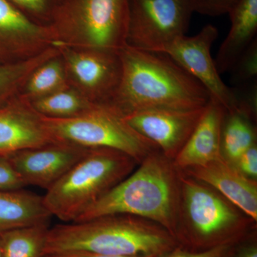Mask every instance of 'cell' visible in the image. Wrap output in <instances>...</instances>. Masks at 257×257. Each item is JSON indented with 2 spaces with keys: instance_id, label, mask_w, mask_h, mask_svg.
<instances>
[{
  "instance_id": "obj_23",
  "label": "cell",
  "mask_w": 257,
  "mask_h": 257,
  "mask_svg": "<svg viewBox=\"0 0 257 257\" xmlns=\"http://www.w3.org/2000/svg\"><path fill=\"white\" fill-rule=\"evenodd\" d=\"M30 104L38 114L59 119L78 116L96 104L71 87L30 101Z\"/></svg>"
},
{
  "instance_id": "obj_19",
  "label": "cell",
  "mask_w": 257,
  "mask_h": 257,
  "mask_svg": "<svg viewBox=\"0 0 257 257\" xmlns=\"http://www.w3.org/2000/svg\"><path fill=\"white\" fill-rule=\"evenodd\" d=\"M252 118L239 109L225 110L221 133V155L231 165L256 144V130Z\"/></svg>"
},
{
  "instance_id": "obj_8",
  "label": "cell",
  "mask_w": 257,
  "mask_h": 257,
  "mask_svg": "<svg viewBox=\"0 0 257 257\" xmlns=\"http://www.w3.org/2000/svg\"><path fill=\"white\" fill-rule=\"evenodd\" d=\"M189 0H128L126 45L163 53L188 30Z\"/></svg>"
},
{
  "instance_id": "obj_12",
  "label": "cell",
  "mask_w": 257,
  "mask_h": 257,
  "mask_svg": "<svg viewBox=\"0 0 257 257\" xmlns=\"http://www.w3.org/2000/svg\"><path fill=\"white\" fill-rule=\"evenodd\" d=\"M89 148L56 142L5 156L25 185L50 189L87 153Z\"/></svg>"
},
{
  "instance_id": "obj_16",
  "label": "cell",
  "mask_w": 257,
  "mask_h": 257,
  "mask_svg": "<svg viewBox=\"0 0 257 257\" xmlns=\"http://www.w3.org/2000/svg\"><path fill=\"white\" fill-rule=\"evenodd\" d=\"M225 110L210 99L190 138L173 160L177 170L204 165L222 157L221 133Z\"/></svg>"
},
{
  "instance_id": "obj_20",
  "label": "cell",
  "mask_w": 257,
  "mask_h": 257,
  "mask_svg": "<svg viewBox=\"0 0 257 257\" xmlns=\"http://www.w3.org/2000/svg\"><path fill=\"white\" fill-rule=\"evenodd\" d=\"M58 55L60 51L52 46L26 60L0 64V106L18 95L37 67Z\"/></svg>"
},
{
  "instance_id": "obj_26",
  "label": "cell",
  "mask_w": 257,
  "mask_h": 257,
  "mask_svg": "<svg viewBox=\"0 0 257 257\" xmlns=\"http://www.w3.org/2000/svg\"><path fill=\"white\" fill-rule=\"evenodd\" d=\"M236 109L243 111L256 121L257 114V80L231 87Z\"/></svg>"
},
{
  "instance_id": "obj_15",
  "label": "cell",
  "mask_w": 257,
  "mask_h": 257,
  "mask_svg": "<svg viewBox=\"0 0 257 257\" xmlns=\"http://www.w3.org/2000/svg\"><path fill=\"white\" fill-rule=\"evenodd\" d=\"M182 172L215 189L256 222V180L243 175L224 157Z\"/></svg>"
},
{
  "instance_id": "obj_21",
  "label": "cell",
  "mask_w": 257,
  "mask_h": 257,
  "mask_svg": "<svg viewBox=\"0 0 257 257\" xmlns=\"http://www.w3.org/2000/svg\"><path fill=\"white\" fill-rule=\"evenodd\" d=\"M63 61L60 55L37 67L29 76L20 95L30 101L71 87Z\"/></svg>"
},
{
  "instance_id": "obj_14",
  "label": "cell",
  "mask_w": 257,
  "mask_h": 257,
  "mask_svg": "<svg viewBox=\"0 0 257 257\" xmlns=\"http://www.w3.org/2000/svg\"><path fill=\"white\" fill-rule=\"evenodd\" d=\"M54 143L42 115L28 101L15 96L0 106V156Z\"/></svg>"
},
{
  "instance_id": "obj_11",
  "label": "cell",
  "mask_w": 257,
  "mask_h": 257,
  "mask_svg": "<svg viewBox=\"0 0 257 257\" xmlns=\"http://www.w3.org/2000/svg\"><path fill=\"white\" fill-rule=\"evenodd\" d=\"M205 106L194 109H143L126 115L124 119L139 135L173 161L190 138Z\"/></svg>"
},
{
  "instance_id": "obj_32",
  "label": "cell",
  "mask_w": 257,
  "mask_h": 257,
  "mask_svg": "<svg viewBox=\"0 0 257 257\" xmlns=\"http://www.w3.org/2000/svg\"><path fill=\"white\" fill-rule=\"evenodd\" d=\"M236 257H257V248L254 245L241 248Z\"/></svg>"
},
{
  "instance_id": "obj_31",
  "label": "cell",
  "mask_w": 257,
  "mask_h": 257,
  "mask_svg": "<svg viewBox=\"0 0 257 257\" xmlns=\"http://www.w3.org/2000/svg\"><path fill=\"white\" fill-rule=\"evenodd\" d=\"M44 257H145V256H120L111 255L101 254L84 251H64V252L51 253Z\"/></svg>"
},
{
  "instance_id": "obj_24",
  "label": "cell",
  "mask_w": 257,
  "mask_h": 257,
  "mask_svg": "<svg viewBox=\"0 0 257 257\" xmlns=\"http://www.w3.org/2000/svg\"><path fill=\"white\" fill-rule=\"evenodd\" d=\"M24 14L41 25H50L64 0H9Z\"/></svg>"
},
{
  "instance_id": "obj_33",
  "label": "cell",
  "mask_w": 257,
  "mask_h": 257,
  "mask_svg": "<svg viewBox=\"0 0 257 257\" xmlns=\"http://www.w3.org/2000/svg\"><path fill=\"white\" fill-rule=\"evenodd\" d=\"M0 257H3V243H2L1 234H0Z\"/></svg>"
},
{
  "instance_id": "obj_25",
  "label": "cell",
  "mask_w": 257,
  "mask_h": 257,
  "mask_svg": "<svg viewBox=\"0 0 257 257\" xmlns=\"http://www.w3.org/2000/svg\"><path fill=\"white\" fill-rule=\"evenodd\" d=\"M232 87L242 85L257 79V39L235 62L229 71Z\"/></svg>"
},
{
  "instance_id": "obj_3",
  "label": "cell",
  "mask_w": 257,
  "mask_h": 257,
  "mask_svg": "<svg viewBox=\"0 0 257 257\" xmlns=\"http://www.w3.org/2000/svg\"><path fill=\"white\" fill-rule=\"evenodd\" d=\"M128 177L88 208L73 222L111 214H128L157 223L177 234L179 171L157 150Z\"/></svg>"
},
{
  "instance_id": "obj_13",
  "label": "cell",
  "mask_w": 257,
  "mask_h": 257,
  "mask_svg": "<svg viewBox=\"0 0 257 257\" xmlns=\"http://www.w3.org/2000/svg\"><path fill=\"white\" fill-rule=\"evenodd\" d=\"M52 45L49 25L35 23L9 0H0V60H26Z\"/></svg>"
},
{
  "instance_id": "obj_4",
  "label": "cell",
  "mask_w": 257,
  "mask_h": 257,
  "mask_svg": "<svg viewBox=\"0 0 257 257\" xmlns=\"http://www.w3.org/2000/svg\"><path fill=\"white\" fill-rule=\"evenodd\" d=\"M138 165L117 150L89 148L83 158L47 189L42 197L44 204L52 216L73 222Z\"/></svg>"
},
{
  "instance_id": "obj_29",
  "label": "cell",
  "mask_w": 257,
  "mask_h": 257,
  "mask_svg": "<svg viewBox=\"0 0 257 257\" xmlns=\"http://www.w3.org/2000/svg\"><path fill=\"white\" fill-rule=\"evenodd\" d=\"M26 187L10 161L0 156V190L14 191Z\"/></svg>"
},
{
  "instance_id": "obj_28",
  "label": "cell",
  "mask_w": 257,
  "mask_h": 257,
  "mask_svg": "<svg viewBox=\"0 0 257 257\" xmlns=\"http://www.w3.org/2000/svg\"><path fill=\"white\" fill-rule=\"evenodd\" d=\"M234 248L232 243H222L202 251H190L181 248H174L170 252L161 257H230Z\"/></svg>"
},
{
  "instance_id": "obj_7",
  "label": "cell",
  "mask_w": 257,
  "mask_h": 257,
  "mask_svg": "<svg viewBox=\"0 0 257 257\" xmlns=\"http://www.w3.org/2000/svg\"><path fill=\"white\" fill-rule=\"evenodd\" d=\"M56 142L85 148H109L126 154L139 164L158 150L125 121L124 116L106 104H96L78 116L50 118L42 116Z\"/></svg>"
},
{
  "instance_id": "obj_30",
  "label": "cell",
  "mask_w": 257,
  "mask_h": 257,
  "mask_svg": "<svg viewBox=\"0 0 257 257\" xmlns=\"http://www.w3.org/2000/svg\"><path fill=\"white\" fill-rule=\"evenodd\" d=\"M235 168L248 178L257 179L256 144L243 152L232 165Z\"/></svg>"
},
{
  "instance_id": "obj_6",
  "label": "cell",
  "mask_w": 257,
  "mask_h": 257,
  "mask_svg": "<svg viewBox=\"0 0 257 257\" xmlns=\"http://www.w3.org/2000/svg\"><path fill=\"white\" fill-rule=\"evenodd\" d=\"M250 222L254 221L215 189L179 171L177 233L182 230L210 248L231 243Z\"/></svg>"
},
{
  "instance_id": "obj_22",
  "label": "cell",
  "mask_w": 257,
  "mask_h": 257,
  "mask_svg": "<svg viewBox=\"0 0 257 257\" xmlns=\"http://www.w3.org/2000/svg\"><path fill=\"white\" fill-rule=\"evenodd\" d=\"M49 224L24 226L2 233L3 257H44Z\"/></svg>"
},
{
  "instance_id": "obj_18",
  "label": "cell",
  "mask_w": 257,
  "mask_h": 257,
  "mask_svg": "<svg viewBox=\"0 0 257 257\" xmlns=\"http://www.w3.org/2000/svg\"><path fill=\"white\" fill-rule=\"evenodd\" d=\"M43 197L23 189L0 190V234L24 226L49 224Z\"/></svg>"
},
{
  "instance_id": "obj_17",
  "label": "cell",
  "mask_w": 257,
  "mask_h": 257,
  "mask_svg": "<svg viewBox=\"0 0 257 257\" xmlns=\"http://www.w3.org/2000/svg\"><path fill=\"white\" fill-rule=\"evenodd\" d=\"M228 15L231 28L214 60L220 74L229 72L240 56L256 39L257 0H239Z\"/></svg>"
},
{
  "instance_id": "obj_27",
  "label": "cell",
  "mask_w": 257,
  "mask_h": 257,
  "mask_svg": "<svg viewBox=\"0 0 257 257\" xmlns=\"http://www.w3.org/2000/svg\"><path fill=\"white\" fill-rule=\"evenodd\" d=\"M239 0H189L193 13L209 17L228 14Z\"/></svg>"
},
{
  "instance_id": "obj_2",
  "label": "cell",
  "mask_w": 257,
  "mask_h": 257,
  "mask_svg": "<svg viewBox=\"0 0 257 257\" xmlns=\"http://www.w3.org/2000/svg\"><path fill=\"white\" fill-rule=\"evenodd\" d=\"M175 246V236L157 223L128 214H111L50 228L45 256L84 251L111 256L161 257Z\"/></svg>"
},
{
  "instance_id": "obj_9",
  "label": "cell",
  "mask_w": 257,
  "mask_h": 257,
  "mask_svg": "<svg viewBox=\"0 0 257 257\" xmlns=\"http://www.w3.org/2000/svg\"><path fill=\"white\" fill-rule=\"evenodd\" d=\"M69 83L95 104H106L114 96L121 75L119 52L57 47Z\"/></svg>"
},
{
  "instance_id": "obj_1",
  "label": "cell",
  "mask_w": 257,
  "mask_h": 257,
  "mask_svg": "<svg viewBox=\"0 0 257 257\" xmlns=\"http://www.w3.org/2000/svg\"><path fill=\"white\" fill-rule=\"evenodd\" d=\"M119 55L121 79L106 105L121 116L154 108L200 109L210 101L205 88L165 54L125 45Z\"/></svg>"
},
{
  "instance_id": "obj_10",
  "label": "cell",
  "mask_w": 257,
  "mask_h": 257,
  "mask_svg": "<svg viewBox=\"0 0 257 257\" xmlns=\"http://www.w3.org/2000/svg\"><path fill=\"white\" fill-rule=\"evenodd\" d=\"M219 32L212 25H207L197 35H187L167 47L165 54L192 75L205 88L210 99L226 110L236 109L231 88L223 82L211 55V48Z\"/></svg>"
},
{
  "instance_id": "obj_5",
  "label": "cell",
  "mask_w": 257,
  "mask_h": 257,
  "mask_svg": "<svg viewBox=\"0 0 257 257\" xmlns=\"http://www.w3.org/2000/svg\"><path fill=\"white\" fill-rule=\"evenodd\" d=\"M128 0H64L50 27L52 46L118 52L126 45Z\"/></svg>"
}]
</instances>
